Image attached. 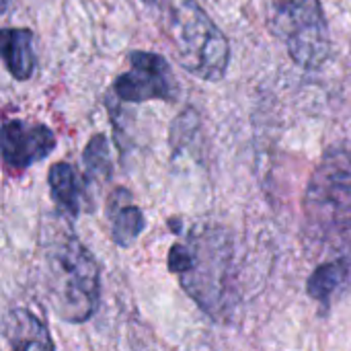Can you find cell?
<instances>
[{"instance_id": "cell-5", "label": "cell", "mask_w": 351, "mask_h": 351, "mask_svg": "<svg viewBox=\"0 0 351 351\" xmlns=\"http://www.w3.org/2000/svg\"><path fill=\"white\" fill-rule=\"evenodd\" d=\"M267 12L271 31L298 66L317 70L327 62L331 39L321 0H269Z\"/></svg>"}, {"instance_id": "cell-8", "label": "cell", "mask_w": 351, "mask_h": 351, "mask_svg": "<svg viewBox=\"0 0 351 351\" xmlns=\"http://www.w3.org/2000/svg\"><path fill=\"white\" fill-rule=\"evenodd\" d=\"M2 350L56 351V346L41 319L27 308H12L2 321Z\"/></svg>"}, {"instance_id": "cell-14", "label": "cell", "mask_w": 351, "mask_h": 351, "mask_svg": "<svg viewBox=\"0 0 351 351\" xmlns=\"http://www.w3.org/2000/svg\"><path fill=\"white\" fill-rule=\"evenodd\" d=\"M144 4H148V6H165V2L167 0H142Z\"/></svg>"}, {"instance_id": "cell-7", "label": "cell", "mask_w": 351, "mask_h": 351, "mask_svg": "<svg viewBox=\"0 0 351 351\" xmlns=\"http://www.w3.org/2000/svg\"><path fill=\"white\" fill-rule=\"evenodd\" d=\"M56 148V134L43 123L10 119L2 125V158L12 171H25L47 158Z\"/></svg>"}, {"instance_id": "cell-6", "label": "cell", "mask_w": 351, "mask_h": 351, "mask_svg": "<svg viewBox=\"0 0 351 351\" xmlns=\"http://www.w3.org/2000/svg\"><path fill=\"white\" fill-rule=\"evenodd\" d=\"M130 72L115 78V93L121 101H175L179 95L169 62L152 51H132Z\"/></svg>"}, {"instance_id": "cell-9", "label": "cell", "mask_w": 351, "mask_h": 351, "mask_svg": "<svg viewBox=\"0 0 351 351\" xmlns=\"http://www.w3.org/2000/svg\"><path fill=\"white\" fill-rule=\"evenodd\" d=\"M109 220H111V237L113 243L121 249L132 247L138 237L146 228V220L142 210L132 202L128 189H115L109 197Z\"/></svg>"}, {"instance_id": "cell-2", "label": "cell", "mask_w": 351, "mask_h": 351, "mask_svg": "<svg viewBox=\"0 0 351 351\" xmlns=\"http://www.w3.org/2000/svg\"><path fill=\"white\" fill-rule=\"evenodd\" d=\"M304 239L315 253L346 257L351 249V148L325 152L304 193Z\"/></svg>"}, {"instance_id": "cell-11", "label": "cell", "mask_w": 351, "mask_h": 351, "mask_svg": "<svg viewBox=\"0 0 351 351\" xmlns=\"http://www.w3.org/2000/svg\"><path fill=\"white\" fill-rule=\"evenodd\" d=\"M2 58L12 78L29 80L37 64L35 47H33V33L29 29H4L2 31Z\"/></svg>"}, {"instance_id": "cell-4", "label": "cell", "mask_w": 351, "mask_h": 351, "mask_svg": "<svg viewBox=\"0 0 351 351\" xmlns=\"http://www.w3.org/2000/svg\"><path fill=\"white\" fill-rule=\"evenodd\" d=\"M173 35L181 66L204 80H222L228 70L230 45L220 27L193 0L173 10Z\"/></svg>"}, {"instance_id": "cell-12", "label": "cell", "mask_w": 351, "mask_h": 351, "mask_svg": "<svg viewBox=\"0 0 351 351\" xmlns=\"http://www.w3.org/2000/svg\"><path fill=\"white\" fill-rule=\"evenodd\" d=\"M350 271L351 263L346 257H337V259H329L321 263L308 278V284H306L308 296L321 304H329L333 296L348 284Z\"/></svg>"}, {"instance_id": "cell-3", "label": "cell", "mask_w": 351, "mask_h": 351, "mask_svg": "<svg viewBox=\"0 0 351 351\" xmlns=\"http://www.w3.org/2000/svg\"><path fill=\"white\" fill-rule=\"evenodd\" d=\"M169 269L204 313L216 319L230 313L234 304L232 247L218 228L193 230L187 245H173Z\"/></svg>"}, {"instance_id": "cell-10", "label": "cell", "mask_w": 351, "mask_h": 351, "mask_svg": "<svg viewBox=\"0 0 351 351\" xmlns=\"http://www.w3.org/2000/svg\"><path fill=\"white\" fill-rule=\"evenodd\" d=\"M49 193L64 216L76 218L86 202V189L78 171L68 162H56L47 175Z\"/></svg>"}, {"instance_id": "cell-13", "label": "cell", "mask_w": 351, "mask_h": 351, "mask_svg": "<svg viewBox=\"0 0 351 351\" xmlns=\"http://www.w3.org/2000/svg\"><path fill=\"white\" fill-rule=\"evenodd\" d=\"M84 169L95 179H107L111 175V152L107 138L103 134H97L88 140L84 152H82Z\"/></svg>"}, {"instance_id": "cell-1", "label": "cell", "mask_w": 351, "mask_h": 351, "mask_svg": "<svg viewBox=\"0 0 351 351\" xmlns=\"http://www.w3.org/2000/svg\"><path fill=\"white\" fill-rule=\"evenodd\" d=\"M62 220L49 218L39 239L43 288L62 321L84 323L99 306L101 274L90 251Z\"/></svg>"}]
</instances>
